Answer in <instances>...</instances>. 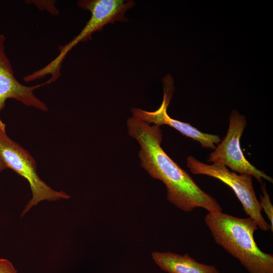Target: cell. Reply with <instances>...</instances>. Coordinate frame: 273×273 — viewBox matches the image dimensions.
<instances>
[{
  "label": "cell",
  "mask_w": 273,
  "mask_h": 273,
  "mask_svg": "<svg viewBox=\"0 0 273 273\" xmlns=\"http://www.w3.org/2000/svg\"><path fill=\"white\" fill-rule=\"evenodd\" d=\"M129 135L140 146L141 166L153 178L162 181L167 190L169 202L188 212L200 207L209 212L222 211L216 200L202 190L187 171L173 161L161 146L160 126L132 116L127 121Z\"/></svg>",
  "instance_id": "6da1fadb"
},
{
  "label": "cell",
  "mask_w": 273,
  "mask_h": 273,
  "mask_svg": "<svg viewBox=\"0 0 273 273\" xmlns=\"http://www.w3.org/2000/svg\"><path fill=\"white\" fill-rule=\"evenodd\" d=\"M205 222L215 242L249 273H273V255L257 245L254 233L258 227L252 219L215 211L206 215Z\"/></svg>",
  "instance_id": "7a4b0ae2"
},
{
  "label": "cell",
  "mask_w": 273,
  "mask_h": 273,
  "mask_svg": "<svg viewBox=\"0 0 273 273\" xmlns=\"http://www.w3.org/2000/svg\"><path fill=\"white\" fill-rule=\"evenodd\" d=\"M133 1L124 0H81L77 2L80 8L90 12L91 17L80 33L71 41L60 47L58 55L46 66L28 75L30 81L50 75L49 79L52 83L60 76V68L67 54L81 41L92 39L93 33L102 31L106 25L116 21L127 22L126 11L133 7Z\"/></svg>",
  "instance_id": "3957f363"
},
{
  "label": "cell",
  "mask_w": 273,
  "mask_h": 273,
  "mask_svg": "<svg viewBox=\"0 0 273 273\" xmlns=\"http://www.w3.org/2000/svg\"><path fill=\"white\" fill-rule=\"evenodd\" d=\"M0 159L6 168L15 171L29 183L32 197L23 209L21 217L43 201L68 199L70 196L62 191L52 189L38 175L36 162L27 150L12 140L7 134L6 125L0 120Z\"/></svg>",
  "instance_id": "277c9868"
},
{
  "label": "cell",
  "mask_w": 273,
  "mask_h": 273,
  "mask_svg": "<svg viewBox=\"0 0 273 273\" xmlns=\"http://www.w3.org/2000/svg\"><path fill=\"white\" fill-rule=\"evenodd\" d=\"M187 165L194 174L207 175L216 178L229 186L242 204L246 214L252 219L262 231L271 230L261 214L262 209L254 191L252 176L231 171L225 166L214 163L207 164L192 156L187 158Z\"/></svg>",
  "instance_id": "5b68a950"
},
{
  "label": "cell",
  "mask_w": 273,
  "mask_h": 273,
  "mask_svg": "<svg viewBox=\"0 0 273 273\" xmlns=\"http://www.w3.org/2000/svg\"><path fill=\"white\" fill-rule=\"evenodd\" d=\"M247 125L245 116L234 110L230 116L229 126L224 138L210 154L207 162L219 163L239 174L246 173L262 183V179L272 183V178L252 165L245 157L240 139Z\"/></svg>",
  "instance_id": "8992f818"
},
{
  "label": "cell",
  "mask_w": 273,
  "mask_h": 273,
  "mask_svg": "<svg viewBox=\"0 0 273 273\" xmlns=\"http://www.w3.org/2000/svg\"><path fill=\"white\" fill-rule=\"evenodd\" d=\"M5 40V36L0 34V113L5 106L6 101L9 99L48 112V106L34 92L37 88L49 84L48 81L33 86H27L20 83L15 76L11 63L6 54Z\"/></svg>",
  "instance_id": "52a82bcc"
},
{
  "label": "cell",
  "mask_w": 273,
  "mask_h": 273,
  "mask_svg": "<svg viewBox=\"0 0 273 273\" xmlns=\"http://www.w3.org/2000/svg\"><path fill=\"white\" fill-rule=\"evenodd\" d=\"M173 94L169 90L164 89L162 104L157 110L150 112L140 108H132L131 111L132 116L149 124L154 123L159 126L169 125L185 136L198 142L203 148L214 150L216 147V145L221 141L218 135L204 133L190 124L172 119L168 115L167 109Z\"/></svg>",
  "instance_id": "ba28073f"
},
{
  "label": "cell",
  "mask_w": 273,
  "mask_h": 273,
  "mask_svg": "<svg viewBox=\"0 0 273 273\" xmlns=\"http://www.w3.org/2000/svg\"><path fill=\"white\" fill-rule=\"evenodd\" d=\"M152 257L155 263L168 273H219L215 266L199 262L188 254L155 251Z\"/></svg>",
  "instance_id": "9c48e42d"
},
{
  "label": "cell",
  "mask_w": 273,
  "mask_h": 273,
  "mask_svg": "<svg viewBox=\"0 0 273 273\" xmlns=\"http://www.w3.org/2000/svg\"><path fill=\"white\" fill-rule=\"evenodd\" d=\"M261 190L262 195H260L259 203L262 210H263L267 216L271 227L270 231H273V206L270 200V196L267 192L265 183H262Z\"/></svg>",
  "instance_id": "30bf717a"
},
{
  "label": "cell",
  "mask_w": 273,
  "mask_h": 273,
  "mask_svg": "<svg viewBox=\"0 0 273 273\" xmlns=\"http://www.w3.org/2000/svg\"><path fill=\"white\" fill-rule=\"evenodd\" d=\"M0 273H17V271L9 260L0 258Z\"/></svg>",
  "instance_id": "8fae6325"
},
{
  "label": "cell",
  "mask_w": 273,
  "mask_h": 273,
  "mask_svg": "<svg viewBox=\"0 0 273 273\" xmlns=\"http://www.w3.org/2000/svg\"><path fill=\"white\" fill-rule=\"evenodd\" d=\"M6 169L5 166L0 159V173Z\"/></svg>",
  "instance_id": "7c38bea8"
}]
</instances>
